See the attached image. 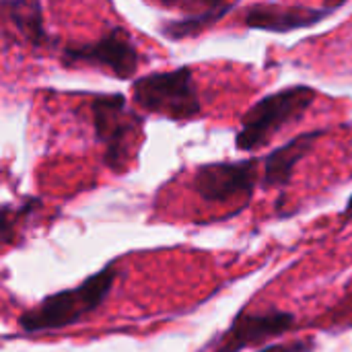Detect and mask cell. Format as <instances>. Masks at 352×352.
Returning <instances> with one entry per match:
<instances>
[{
    "mask_svg": "<svg viewBox=\"0 0 352 352\" xmlns=\"http://www.w3.org/2000/svg\"><path fill=\"white\" fill-rule=\"evenodd\" d=\"M295 316L283 309L248 311L243 309L231 322V326L219 336L212 352H241L250 346L262 344L270 338H278L295 328Z\"/></svg>",
    "mask_w": 352,
    "mask_h": 352,
    "instance_id": "52a82bcc",
    "label": "cell"
},
{
    "mask_svg": "<svg viewBox=\"0 0 352 352\" xmlns=\"http://www.w3.org/2000/svg\"><path fill=\"white\" fill-rule=\"evenodd\" d=\"M2 16L31 47L52 45L54 39L45 29L43 8L39 0H2Z\"/></svg>",
    "mask_w": 352,
    "mask_h": 352,
    "instance_id": "30bf717a",
    "label": "cell"
},
{
    "mask_svg": "<svg viewBox=\"0 0 352 352\" xmlns=\"http://www.w3.org/2000/svg\"><path fill=\"white\" fill-rule=\"evenodd\" d=\"M60 62L64 68L95 66L107 70L120 80H130L140 64V54L132 41L128 29L113 25L99 39L85 43H66L60 50Z\"/></svg>",
    "mask_w": 352,
    "mask_h": 352,
    "instance_id": "5b68a950",
    "label": "cell"
},
{
    "mask_svg": "<svg viewBox=\"0 0 352 352\" xmlns=\"http://www.w3.org/2000/svg\"><path fill=\"white\" fill-rule=\"evenodd\" d=\"M316 351V340L314 338H299L291 342H280V344H270L258 352H314Z\"/></svg>",
    "mask_w": 352,
    "mask_h": 352,
    "instance_id": "5bb4252c",
    "label": "cell"
},
{
    "mask_svg": "<svg viewBox=\"0 0 352 352\" xmlns=\"http://www.w3.org/2000/svg\"><path fill=\"white\" fill-rule=\"evenodd\" d=\"M91 122L95 140L101 144V161L116 173H122L128 163L130 140L142 130L144 118L128 107L124 93H101L93 95Z\"/></svg>",
    "mask_w": 352,
    "mask_h": 352,
    "instance_id": "277c9868",
    "label": "cell"
},
{
    "mask_svg": "<svg viewBox=\"0 0 352 352\" xmlns=\"http://www.w3.org/2000/svg\"><path fill=\"white\" fill-rule=\"evenodd\" d=\"M231 2L223 4V6H217V8H210V10H204V12H198V14H184L182 19H171V21H165L159 31L163 37L171 39V41H179V39H188V37H196L200 35L202 31H206L208 27H212L214 23H219L229 10H231Z\"/></svg>",
    "mask_w": 352,
    "mask_h": 352,
    "instance_id": "8fae6325",
    "label": "cell"
},
{
    "mask_svg": "<svg viewBox=\"0 0 352 352\" xmlns=\"http://www.w3.org/2000/svg\"><path fill=\"white\" fill-rule=\"evenodd\" d=\"M146 2L157 4L161 8H177L184 14H198V12L227 4V0H146Z\"/></svg>",
    "mask_w": 352,
    "mask_h": 352,
    "instance_id": "4fadbf2b",
    "label": "cell"
},
{
    "mask_svg": "<svg viewBox=\"0 0 352 352\" xmlns=\"http://www.w3.org/2000/svg\"><path fill=\"white\" fill-rule=\"evenodd\" d=\"M39 200L37 198H27L21 206H16V208H12L10 204H4L2 206V217H0V231H2V243L4 245H8L10 241H12V237H14V229H16V225L25 219V217H29L35 208H39Z\"/></svg>",
    "mask_w": 352,
    "mask_h": 352,
    "instance_id": "7c38bea8",
    "label": "cell"
},
{
    "mask_svg": "<svg viewBox=\"0 0 352 352\" xmlns=\"http://www.w3.org/2000/svg\"><path fill=\"white\" fill-rule=\"evenodd\" d=\"M334 8L330 6H287V4H276V2H260L248 6L243 14V23L250 29H260L268 33H291L297 29H307L314 27L316 23L324 21L330 16Z\"/></svg>",
    "mask_w": 352,
    "mask_h": 352,
    "instance_id": "ba28073f",
    "label": "cell"
},
{
    "mask_svg": "<svg viewBox=\"0 0 352 352\" xmlns=\"http://www.w3.org/2000/svg\"><path fill=\"white\" fill-rule=\"evenodd\" d=\"M316 97V89L307 85H295L258 99L241 116L235 146L245 153L266 146L285 126L299 122L314 105Z\"/></svg>",
    "mask_w": 352,
    "mask_h": 352,
    "instance_id": "7a4b0ae2",
    "label": "cell"
},
{
    "mask_svg": "<svg viewBox=\"0 0 352 352\" xmlns=\"http://www.w3.org/2000/svg\"><path fill=\"white\" fill-rule=\"evenodd\" d=\"M344 2H346V0H326V6H330V8H334V10H336V8H338V6H342Z\"/></svg>",
    "mask_w": 352,
    "mask_h": 352,
    "instance_id": "2e32d148",
    "label": "cell"
},
{
    "mask_svg": "<svg viewBox=\"0 0 352 352\" xmlns=\"http://www.w3.org/2000/svg\"><path fill=\"white\" fill-rule=\"evenodd\" d=\"M326 134V130H309L301 132L283 146L270 151L264 157V175H262V186L266 190L272 188H287L293 179L297 163H301L311 151L314 144Z\"/></svg>",
    "mask_w": 352,
    "mask_h": 352,
    "instance_id": "9c48e42d",
    "label": "cell"
},
{
    "mask_svg": "<svg viewBox=\"0 0 352 352\" xmlns=\"http://www.w3.org/2000/svg\"><path fill=\"white\" fill-rule=\"evenodd\" d=\"M116 278L118 268L116 264H109L85 278L80 285L47 295L35 307L19 316V328L27 334H41L82 322L107 301Z\"/></svg>",
    "mask_w": 352,
    "mask_h": 352,
    "instance_id": "6da1fadb",
    "label": "cell"
},
{
    "mask_svg": "<svg viewBox=\"0 0 352 352\" xmlns=\"http://www.w3.org/2000/svg\"><path fill=\"white\" fill-rule=\"evenodd\" d=\"M342 217H344L346 221H352V196L349 198V202H346V208H344Z\"/></svg>",
    "mask_w": 352,
    "mask_h": 352,
    "instance_id": "9a60e30c",
    "label": "cell"
},
{
    "mask_svg": "<svg viewBox=\"0 0 352 352\" xmlns=\"http://www.w3.org/2000/svg\"><path fill=\"white\" fill-rule=\"evenodd\" d=\"M132 99L144 111L173 122L194 120L202 111L194 82V70L190 66H179L165 72H148L134 78Z\"/></svg>",
    "mask_w": 352,
    "mask_h": 352,
    "instance_id": "3957f363",
    "label": "cell"
},
{
    "mask_svg": "<svg viewBox=\"0 0 352 352\" xmlns=\"http://www.w3.org/2000/svg\"><path fill=\"white\" fill-rule=\"evenodd\" d=\"M258 159L204 163L194 173V192L206 202L252 196L258 184Z\"/></svg>",
    "mask_w": 352,
    "mask_h": 352,
    "instance_id": "8992f818",
    "label": "cell"
}]
</instances>
